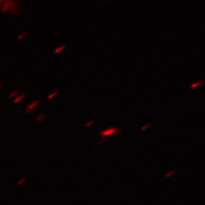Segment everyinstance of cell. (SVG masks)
<instances>
[{"label": "cell", "mask_w": 205, "mask_h": 205, "mask_svg": "<svg viewBox=\"0 0 205 205\" xmlns=\"http://www.w3.org/2000/svg\"><path fill=\"white\" fill-rule=\"evenodd\" d=\"M0 87H2V85H0Z\"/></svg>", "instance_id": "8fae6325"}, {"label": "cell", "mask_w": 205, "mask_h": 205, "mask_svg": "<svg viewBox=\"0 0 205 205\" xmlns=\"http://www.w3.org/2000/svg\"><path fill=\"white\" fill-rule=\"evenodd\" d=\"M203 85V82L202 81H197V82L193 83V84H192L190 86V88L191 89H196L197 87H199L200 86H202Z\"/></svg>", "instance_id": "277c9868"}, {"label": "cell", "mask_w": 205, "mask_h": 205, "mask_svg": "<svg viewBox=\"0 0 205 205\" xmlns=\"http://www.w3.org/2000/svg\"><path fill=\"white\" fill-rule=\"evenodd\" d=\"M150 126H151V124L150 123H149V124H147L146 126H144L143 127H141V131H145V130H146L148 127H150Z\"/></svg>", "instance_id": "52a82bcc"}, {"label": "cell", "mask_w": 205, "mask_h": 205, "mask_svg": "<svg viewBox=\"0 0 205 205\" xmlns=\"http://www.w3.org/2000/svg\"><path fill=\"white\" fill-rule=\"evenodd\" d=\"M92 122H94V121H91V122H89L88 124H86V126H90V125H91V124H92Z\"/></svg>", "instance_id": "30bf717a"}, {"label": "cell", "mask_w": 205, "mask_h": 205, "mask_svg": "<svg viewBox=\"0 0 205 205\" xmlns=\"http://www.w3.org/2000/svg\"><path fill=\"white\" fill-rule=\"evenodd\" d=\"M24 98H25V95H22V97H19L18 98H16V99H15V101H14V102H15V103H16V102H18L19 101H21L22 99H23Z\"/></svg>", "instance_id": "8992f818"}, {"label": "cell", "mask_w": 205, "mask_h": 205, "mask_svg": "<svg viewBox=\"0 0 205 205\" xmlns=\"http://www.w3.org/2000/svg\"><path fill=\"white\" fill-rule=\"evenodd\" d=\"M121 131V129L116 128V127H109V128H107V129L104 130V131H102L101 133H100V136H101L102 139L99 141V143H101L102 141H103L105 138H109V137L114 136V135L117 134V133H120Z\"/></svg>", "instance_id": "6da1fadb"}, {"label": "cell", "mask_w": 205, "mask_h": 205, "mask_svg": "<svg viewBox=\"0 0 205 205\" xmlns=\"http://www.w3.org/2000/svg\"><path fill=\"white\" fill-rule=\"evenodd\" d=\"M27 33H25V34H24L23 35H21V36H19V37L17 38V39H22V38H23L24 36H26V35H27Z\"/></svg>", "instance_id": "9c48e42d"}, {"label": "cell", "mask_w": 205, "mask_h": 205, "mask_svg": "<svg viewBox=\"0 0 205 205\" xmlns=\"http://www.w3.org/2000/svg\"><path fill=\"white\" fill-rule=\"evenodd\" d=\"M15 3H18V2H12V1H7L4 3V5L2 8V11L6 12L7 10L10 9H14L15 7Z\"/></svg>", "instance_id": "7a4b0ae2"}, {"label": "cell", "mask_w": 205, "mask_h": 205, "mask_svg": "<svg viewBox=\"0 0 205 205\" xmlns=\"http://www.w3.org/2000/svg\"><path fill=\"white\" fill-rule=\"evenodd\" d=\"M40 102V100H38V101H36V102H33L32 104H30L29 106H27V110H26V113H30L31 111L33 110V109H34V108L36 107V106L39 104V102Z\"/></svg>", "instance_id": "3957f363"}, {"label": "cell", "mask_w": 205, "mask_h": 205, "mask_svg": "<svg viewBox=\"0 0 205 205\" xmlns=\"http://www.w3.org/2000/svg\"><path fill=\"white\" fill-rule=\"evenodd\" d=\"M66 48V46H60V47H58L57 50H55L54 51V54H57V53H59L60 51H63L64 49Z\"/></svg>", "instance_id": "5b68a950"}, {"label": "cell", "mask_w": 205, "mask_h": 205, "mask_svg": "<svg viewBox=\"0 0 205 205\" xmlns=\"http://www.w3.org/2000/svg\"><path fill=\"white\" fill-rule=\"evenodd\" d=\"M57 95V91H56V92H53L52 94H51L50 96H48L47 99H51L52 98H54V97H56Z\"/></svg>", "instance_id": "ba28073f"}]
</instances>
